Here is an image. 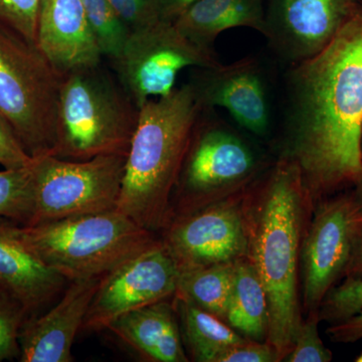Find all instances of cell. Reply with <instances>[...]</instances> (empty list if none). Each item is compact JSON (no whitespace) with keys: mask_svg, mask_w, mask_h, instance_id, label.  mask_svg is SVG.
<instances>
[{"mask_svg":"<svg viewBox=\"0 0 362 362\" xmlns=\"http://www.w3.org/2000/svg\"><path fill=\"white\" fill-rule=\"evenodd\" d=\"M285 147L312 204L362 180V8L322 52L285 76Z\"/></svg>","mask_w":362,"mask_h":362,"instance_id":"1","label":"cell"},{"mask_svg":"<svg viewBox=\"0 0 362 362\" xmlns=\"http://www.w3.org/2000/svg\"><path fill=\"white\" fill-rule=\"evenodd\" d=\"M307 211H313V204L299 166L291 157L280 154L247 187V257L265 288L269 309L267 341L281 361L291 351L302 323L298 261Z\"/></svg>","mask_w":362,"mask_h":362,"instance_id":"2","label":"cell"},{"mask_svg":"<svg viewBox=\"0 0 362 362\" xmlns=\"http://www.w3.org/2000/svg\"><path fill=\"white\" fill-rule=\"evenodd\" d=\"M202 108L187 82L139 109L117 209L149 232L170 220L171 197Z\"/></svg>","mask_w":362,"mask_h":362,"instance_id":"3","label":"cell"},{"mask_svg":"<svg viewBox=\"0 0 362 362\" xmlns=\"http://www.w3.org/2000/svg\"><path fill=\"white\" fill-rule=\"evenodd\" d=\"M139 108L103 64L71 71L59 86L54 156L84 161L127 156Z\"/></svg>","mask_w":362,"mask_h":362,"instance_id":"4","label":"cell"},{"mask_svg":"<svg viewBox=\"0 0 362 362\" xmlns=\"http://www.w3.org/2000/svg\"><path fill=\"white\" fill-rule=\"evenodd\" d=\"M28 247L66 281L103 277L157 240L118 209L21 226Z\"/></svg>","mask_w":362,"mask_h":362,"instance_id":"5","label":"cell"},{"mask_svg":"<svg viewBox=\"0 0 362 362\" xmlns=\"http://www.w3.org/2000/svg\"><path fill=\"white\" fill-rule=\"evenodd\" d=\"M61 80L37 45L0 23V114L33 158L56 153Z\"/></svg>","mask_w":362,"mask_h":362,"instance_id":"6","label":"cell"},{"mask_svg":"<svg viewBox=\"0 0 362 362\" xmlns=\"http://www.w3.org/2000/svg\"><path fill=\"white\" fill-rule=\"evenodd\" d=\"M268 168L251 142L214 109L202 108L175 192L182 211L247 187Z\"/></svg>","mask_w":362,"mask_h":362,"instance_id":"7","label":"cell"},{"mask_svg":"<svg viewBox=\"0 0 362 362\" xmlns=\"http://www.w3.org/2000/svg\"><path fill=\"white\" fill-rule=\"evenodd\" d=\"M126 157L110 154L84 161L54 156L33 158L30 216L25 226L116 209Z\"/></svg>","mask_w":362,"mask_h":362,"instance_id":"8","label":"cell"},{"mask_svg":"<svg viewBox=\"0 0 362 362\" xmlns=\"http://www.w3.org/2000/svg\"><path fill=\"white\" fill-rule=\"evenodd\" d=\"M113 63L117 78L138 108L175 88L181 71L220 65L216 52L194 44L175 23L158 21L131 33L121 56Z\"/></svg>","mask_w":362,"mask_h":362,"instance_id":"9","label":"cell"},{"mask_svg":"<svg viewBox=\"0 0 362 362\" xmlns=\"http://www.w3.org/2000/svg\"><path fill=\"white\" fill-rule=\"evenodd\" d=\"M247 187L171 216L161 240L180 270L233 263L247 256L244 214Z\"/></svg>","mask_w":362,"mask_h":362,"instance_id":"10","label":"cell"},{"mask_svg":"<svg viewBox=\"0 0 362 362\" xmlns=\"http://www.w3.org/2000/svg\"><path fill=\"white\" fill-rule=\"evenodd\" d=\"M180 272L173 255L157 239L102 278L82 329H107L123 314L175 297Z\"/></svg>","mask_w":362,"mask_h":362,"instance_id":"11","label":"cell"},{"mask_svg":"<svg viewBox=\"0 0 362 362\" xmlns=\"http://www.w3.org/2000/svg\"><path fill=\"white\" fill-rule=\"evenodd\" d=\"M318 204L300 252L303 304L308 314L318 312L327 293L344 278L358 226L350 190Z\"/></svg>","mask_w":362,"mask_h":362,"instance_id":"12","label":"cell"},{"mask_svg":"<svg viewBox=\"0 0 362 362\" xmlns=\"http://www.w3.org/2000/svg\"><path fill=\"white\" fill-rule=\"evenodd\" d=\"M204 108H223L250 134L265 138L274 122L272 76L258 57L195 68L188 81Z\"/></svg>","mask_w":362,"mask_h":362,"instance_id":"13","label":"cell"},{"mask_svg":"<svg viewBox=\"0 0 362 362\" xmlns=\"http://www.w3.org/2000/svg\"><path fill=\"white\" fill-rule=\"evenodd\" d=\"M361 8V0H269L263 35L295 65L322 52Z\"/></svg>","mask_w":362,"mask_h":362,"instance_id":"14","label":"cell"},{"mask_svg":"<svg viewBox=\"0 0 362 362\" xmlns=\"http://www.w3.org/2000/svg\"><path fill=\"white\" fill-rule=\"evenodd\" d=\"M103 277L71 281L58 303L25 321L20 334V361H73L71 347Z\"/></svg>","mask_w":362,"mask_h":362,"instance_id":"15","label":"cell"},{"mask_svg":"<svg viewBox=\"0 0 362 362\" xmlns=\"http://www.w3.org/2000/svg\"><path fill=\"white\" fill-rule=\"evenodd\" d=\"M37 47L62 77L99 65L103 59L82 0H42Z\"/></svg>","mask_w":362,"mask_h":362,"instance_id":"16","label":"cell"},{"mask_svg":"<svg viewBox=\"0 0 362 362\" xmlns=\"http://www.w3.org/2000/svg\"><path fill=\"white\" fill-rule=\"evenodd\" d=\"M68 284L28 247L20 223L0 216V288L25 308L30 318L42 314Z\"/></svg>","mask_w":362,"mask_h":362,"instance_id":"17","label":"cell"},{"mask_svg":"<svg viewBox=\"0 0 362 362\" xmlns=\"http://www.w3.org/2000/svg\"><path fill=\"white\" fill-rule=\"evenodd\" d=\"M107 329L147 361H188L175 300H162L123 314Z\"/></svg>","mask_w":362,"mask_h":362,"instance_id":"18","label":"cell"},{"mask_svg":"<svg viewBox=\"0 0 362 362\" xmlns=\"http://www.w3.org/2000/svg\"><path fill=\"white\" fill-rule=\"evenodd\" d=\"M173 23L194 44L214 52L216 37L230 28H252L264 35L265 6L263 0H197Z\"/></svg>","mask_w":362,"mask_h":362,"instance_id":"19","label":"cell"},{"mask_svg":"<svg viewBox=\"0 0 362 362\" xmlns=\"http://www.w3.org/2000/svg\"><path fill=\"white\" fill-rule=\"evenodd\" d=\"M225 321L250 341H267L268 299L263 283L247 257L235 262V282Z\"/></svg>","mask_w":362,"mask_h":362,"instance_id":"20","label":"cell"},{"mask_svg":"<svg viewBox=\"0 0 362 362\" xmlns=\"http://www.w3.org/2000/svg\"><path fill=\"white\" fill-rule=\"evenodd\" d=\"M182 339L194 361L216 362L225 350L249 341L225 321L185 298L175 296Z\"/></svg>","mask_w":362,"mask_h":362,"instance_id":"21","label":"cell"},{"mask_svg":"<svg viewBox=\"0 0 362 362\" xmlns=\"http://www.w3.org/2000/svg\"><path fill=\"white\" fill-rule=\"evenodd\" d=\"M235 262L180 270L175 296L185 298L225 321L235 282Z\"/></svg>","mask_w":362,"mask_h":362,"instance_id":"22","label":"cell"},{"mask_svg":"<svg viewBox=\"0 0 362 362\" xmlns=\"http://www.w3.org/2000/svg\"><path fill=\"white\" fill-rule=\"evenodd\" d=\"M86 18L102 57L111 62L121 56L131 32L109 0H82Z\"/></svg>","mask_w":362,"mask_h":362,"instance_id":"23","label":"cell"},{"mask_svg":"<svg viewBox=\"0 0 362 362\" xmlns=\"http://www.w3.org/2000/svg\"><path fill=\"white\" fill-rule=\"evenodd\" d=\"M32 164V163H30ZM32 194L30 165L0 171V216L25 226Z\"/></svg>","mask_w":362,"mask_h":362,"instance_id":"24","label":"cell"},{"mask_svg":"<svg viewBox=\"0 0 362 362\" xmlns=\"http://www.w3.org/2000/svg\"><path fill=\"white\" fill-rule=\"evenodd\" d=\"M362 310V280L344 277L324 298L319 307L320 321L332 324L342 322Z\"/></svg>","mask_w":362,"mask_h":362,"instance_id":"25","label":"cell"},{"mask_svg":"<svg viewBox=\"0 0 362 362\" xmlns=\"http://www.w3.org/2000/svg\"><path fill=\"white\" fill-rule=\"evenodd\" d=\"M28 318L25 308L0 288V362L20 359L21 331Z\"/></svg>","mask_w":362,"mask_h":362,"instance_id":"26","label":"cell"},{"mask_svg":"<svg viewBox=\"0 0 362 362\" xmlns=\"http://www.w3.org/2000/svg\"><path fill=\"white\" fill-rule=\"evenodd\" d=\"M40 4L42 0H0V23L37 45Z\"/></svg>","mask_w":362,"mask_h":362,"instance_id":"27","label":"cell"},{"mask_svg":"<svg viewBox=\"0 0 362 362\" xmlns=\"http://www.w3.org/2000/svg\"><path fill=\"white\" fill-rule=\"evenodd\" d=\"M320 321L318 312L309 314L307 321L302 320L297 331L294 345L285 361L289 362H329L332 354L324 345L319 337L318 323Z\"/></svg>","mask_w":362,"mask_h":362,"instance_id":"28","label":"cell"},{"mask_svg":"<svg viewBox=\"0 0 362 362\" xmlns=\"http://www.w3.org/2000/svg\"><path fill=\"white\" fill-rule=\"evenodd\" d=\"M131 33L143 30L159 20L158 0H109Z\"/></svg>","mask_w":362,"mask_h":362,"instance_id":"29","label":"cell"},{"mask_svg":"<svg viewBox=\"0 0 362 362\" xmlns=\"http://www.w3.org/2000/svg\"><path fill=\"white\" fill-rule=\"evenodd\" d=\"M33 159L13 126L0 114V165L4 169L25 168L30 165Z\"/></svg>","mask_w":362,"mask_h":362,"instance_id":"30","label":"cell"},{"mask_svg":"<svg viewBox=\"0 0 362 362\" xmlns=\"http://www.w3.org/2000/svg\"><path fill=\"white\" fill-rule=\"evenodd\" d=\"M277 351L269 343L247 341L225 350L216 362H276L280 361Z\"/></svg>","mask_w":362,"mask_h":362,"instance_id":"31","label":"cell"},{"mask_svg":"<svg viewBox=\"0 0 362 362\" xmlns=\"http://www.w3.org/2000/svg\"><path fill=\"white\" fill-rule=\"evenodd\" d=\"M335 343H354L362 339V310L342 322L332 324L326 330Z\"/></svg>","mask_w":362,"mask_h":362,"instance_id":"32","label":"cell"},{"mask_svg":"<svg viewBox=\"0 0 362 362\" xmlns=\"http://www.w3.org/2000/svg\"><path fill=\"white\" fill-rule=\"evenodd\" d=\"M344 277H350L362 280V221H358L354 247Z\"/></svg>","mask_w":362,"mask_h":362,"instance_id":"33","label":"cell"},{"mask_svg":"<svg viewBox=\"0 0 362 362\" xmlns=\"http://www.w3.org/2000/svg\"><path fill=\"white\" fill-rule=\"evenodd\" d=\"M197 0H158L159 20L175 23Z\"/></svg>","mask_w":362,"mask_h":362,"instance_id":"34","label":"cell"},{"mask_svg":"<svg viewBox=\"0 0 362 362\" xmlns=\"http://www.w3.org/2000/svg\"><path fill=\"white\" fill-rule=\"evenodd\" d=\"M354 202V218L357 221H362V180L356 187L350 189Z\"/></svg>","mask_w":362,"mask_h":362,"instance_id":"35","label":"cell"},{"mask_svg":"<svg viewBox=\"0 0 362 362\" xmlns=\"http://www.w3.org/2000/svg\"><path fill=\"white\" fill-rule=\"evenodd\" d=\"M356 361L362 362V354H361V356L356 357Z\"/></svg>","mask_w":362,"mask_h":362,"instance_id":"36","label":"cell"},{"mask_svg":"<svg viewBox=\"0 0 362 362\" xmlns=\"http://www.w3.org/2000/svg\"><path fill=\"white\" fill-rule=\"evenodd\" d=\"M361 158H362V128H361Z\"/></svg>","mask_w":362,"mask_h":362,"instance_id":"37","label":"cell"},{"mask_svg":"<svg viewBox=\"0 0 362 362\" xmlns=\"http://www.w3.org/2000/svg\"><path fill=\"white\" fill-rule=\"evenodd\" d=\"M361 4H362V0H361Z\"/></svg>","mask_w":362,"mask_h":362,"instance_id":"38","label":"cell"}]
</instances>
